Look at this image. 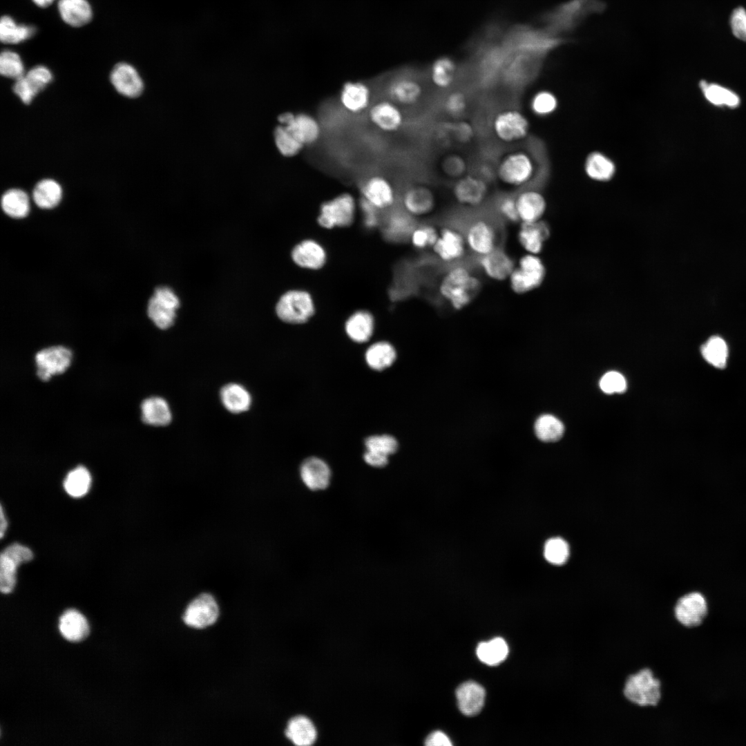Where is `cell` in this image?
I'll return each instance as SVG.
<instances>
[{"instance_id": "15", "label": "cell", "mask_w": 746, "mask_h": 746, "mask_svg": "<svg viewBox=\"0 0 746 746\" xmlns=\"http://www.w3.org/2000/svg\"><path fill=\"white\" fill-rule=\"evenodd\" d=\"M338 98L342 109L354 115L367 112L373 102L371 87L362 81L345 82L339 90Z\"/></svg>"}, {"instance_id": "21", "label": "cell", "mask_w": 746, "mask_h": 746, "mask_svg": "<svg viewBox=\"0 0 746 746\" xmlns=\"http://www.w3.org/2000/svg\"><path fill=\"white\" fill-rule=\"evenodd\" d=\"M519 223H533L542 220L546 210V201L537 189L526 187L515 194Z\"/></svg>"}, {"instance_id": "50", "label": "cell", "mask_w": 746, "mask_h": 746, "mask_svg": "<svg viewBox=\"0 0 746 746\" xmlns=\"http://www.w3.org/2000/svg\"><path fill=\"white\" fill-rule=\"evenodd\" d=\"M0 73L6 77L15 80L24 75V67L19 55L15 52L6 50L0 55Z\"/></svg>"}, {"instance_id": "25", "label": "cell", "mask_w": 746, "mask_h": 746, "mask_svg": "<svg viewBox=\"0 0 746 746\" xmlns=\"http://www.w3.org/2000/svg\"><path fill=\"white\" fill-rule=\"evenodd\" d=\"M550 235V229L543 220L533 223H519L517 239L527 254H539Z\"/></svg>"}, {"instance_id": "3", "label": "cell", "mask_w": 746, "mask_h": 746, "mask_svg": "<svg viewBox=\"0 0 746 746\" xmlns=\"http://www.w3.org/2000/svg\"><path fill=\"white\" fill-rule=\"evenodd\" d=\"M468 251L475 258L501 247V231L496 221L477 217L468 221L462 229Z\"/></svg>"}, {"instance_id": "23", "label": "cell", "mask_w": 746, "mask_h": 746, "mask_svg": "<svg viewBox=\"0 0 746 746\" xmlns=\"http://www.w3.org/2000/svg\"><path fill=\"white\" fill-rule=\"evenodd\" d=\"M479 270L494 281L508 280L516 262L502 247L484 256L476 258Z\"/></svg>"}, {"instance_id": "40", "label": "cell", "mask_w": 746, "mask_h": 746, "mask_svg": "<svg viewBox=\"0 0 746 746\" xmlns=\"http://www.w3.org/2000/svg\"><path fill=\"white\" fill-rule=\"evenodd\" d=\"M585 171L589 177L597 181H608L615 172L613 162L605 155L594 152L586 158Z\"/></svg>"}, {"instance_id": "29", "label": "cell", "mask_w": 746, "mask_h": 746, "mask_svg": "<svg viewBox=\"0 0 746 746\" xmlns=\"http://www.w3.org/2000/svg\"><path fill=\"white\" fill-rule=\"evenodd\" d=\"M459 66L448 56H442L434 60L429 70L431 84L437 89L447 90L455 84Z\"/></svg>"}, {"instance_id": "37", "label": "cell", "mask_w": 746, "mask_h": 746, "mask_svg": "<svg viewBox=\"0 0 746 746\" xmlns=\"http://www.w3.org/2000/svg\"><path fill=\"white\" fill-rule=\"evenodd\" d=\"M222 404L229 412L238 414L247 410L251 403L249 392L241 385L229 383L220 392Z\"/></svg>"}, {"instance_id": "6", "label": "cell", "mask_w": 746, "mask_h": 746, "mask_svg": "<svg viewBox=\"0 0 746 746\" xmlns=\"http://www.w3.org/2000/svg\"><path fill=\"white\" fill-rule=\"evenodd\" d=\"M546 276V268L538 255L524 254L510 273L508 280L511 290L525 294L539 287Z\"/></svg>"}, {"instance_id": "51", "label": "cell", "mask_w": 746, "mask_h": 746, "mask_svg": "<svg viewBox=\"0 0 746 746\" xmlns=\"http://www.w3.org/2000/svg\"><path fill=\"white\" fill-rule=\"evenodd\" d=\"M544 555L546 560L551 564H564L569 555L568 545L560 537L549 539L544 545Z\"/></svg>"}, {"instance_id": "4", "label": "cell", "mask_w": 746, "mask_h": 746, "mask_svg": "<svg viewBox=\"0 0 746 746\" xmlns=\"http://www.w3.org/2000/svg\"><path fill=\"white\" fill-rule=\"evenodd\" d=\"M624 698L639 707L657 706L662 698V683L649 668H643L626 678L623 689Z\"/></svg>"}, {"instance_id": "26", "label": "cell", "mask_w": 746, "mask_h": 746, "mask_svg": "<svg viewBox=\"0 0 746 746\" xmlns=\"http://www.w3.org/2000/svg\"><path fill=\"white\" fill-rule=\"evenodd\" d=\"M300 475L304 484L312 490L327 488L331 480V470L323 459L318 457L306 459L300 466Z\"/></svg>"}, {"instance_id": "7", "label": "cell", "mask_w": 746, "mask_h": 746, "mask_svg": "<svg viewBox=\"0 0 746 746\" xmlns=\"http://www.w3.org/2000/svg\"><path fill=\"white\" fill-rule=\"evenodd\" d=\"M358 208V201L352 193H341L321 204L318 222L327 229L347 227L354 221Z\"/></svg>"}, {"instance_id": "12", "label": "cell", "mask_w": 746, "mask_h": 746, "mask_svg": "<svg viewBox=\"0 0 746 746\" xmlns=\"http://www.w3.org/2000/svg\"><path fill=\"white\" fill-rule=\"evenodd\" d=\"M179 306L180 300L171 289L159 287L149 301L147 314L157 327L165 329L173 324Z\"/></svg>"}, {"instance_id": "58", "label": "cell", "mask_w": 746, "mask_h": 746, "mask_svg": "<svg viewBox=\"0 0 746 746\" xmlns=\"http://www.w3.org/2000/svg\"><path fill=\"white\" fill-rule=\"evenodd\" d=\"M358 208L362 212L366 227L372 228L378 225L380 221V210L362 198L358 200Z\"/></svg>"}, {"instance_id": "62", "label": "cell", "mask_w": 746, "mask_h": 746, "mask_svg": "<svg viewBox=\"0 0 746 746\" xmlns=\"http://www.w3.org/2000/svg\"><path fill=\"white\" fill-rule=\"evenodd\" d=\"M0 510H1V514H0V516H1L0 537H1V538H2L3 535H4V533H5L6 530L7 528L8 523H7V520H6L5 516H4L2 506H1Z\"/></svg>"}, {"instance_id": "63", "label": "cell", "mask_w": 746, "mask_h": 746, "mask_svg": "<svg viewBox=\"0 0 746 746\" xmlns=\"http://www.w3.org/2000/svg\"><path fill=\"white\" fill-rule=\"evenodd\" d=\"M37 6L45 8L50 6L55 0H32Z\"/></svg>"}, {"instance_id": "35", "label": "cell", "mask_w": 746, "mask_h": 746, "mask_svg": "<svg viewBox=\"0 0 746 746\" xmlns=\"http://www.w3.org/2000/svg\"><path fill=\"white\" fill-rule=\"evenodd\" d=\"M285 735L296 745L308 746L314 743L317 734L314 724L308 718L298 716L289 721Z\"/></svg>"}, {"instance_id": "55", "label": "cell", "mask_w": 746, "mask_h": 746, "mask_svg": "<svg viewBox=\"0 0 746 746\" xmlns=\"http://www.w3.org/2000/svg\"><path fill=\"white\" fill-rule=\"evenodd\" d=\"M24 77L33 90L38 94L52 81V75L50 70L44 66H37L29 70Z\"/></svg>"}, {"instance_id": "22", "label": "cell", "mask_w": 746, "mask_h": 746, "mask_svg": "<svg viewBox=\"0 0 746 746\" xmlns=\"http://www.w3.org/2000/svg\"><path fill=\"white\" fill-rule=\"evenodd\" d=\"M402 208L414 218L431 213L437 206L433 191L424 185H413L407 188L401 198Z\"/></svg>"}, {"instance_id": "9", "label": "cell", "mask_w": 746, "mask_h": 746, "mask_svg": "<svg viewBox=\"0 0 746 746\" xmlns=\"http://www.w3.org/2000/svg\"><path fill=\"white\" fill-rule=\"evenodd\" d=\"M276 311L283 321L300 324L307 321L314 314L315 307L311 295L303 290H291L279 299Z\"/></svg>"}, {"instance_id": "54", "label": "cell", "mask_w": 746, "mask_h": 746, "mask_svg": "<svg viewBox=\"0 0 746 746\" xmlns=\"http://www.w3.org/2000/svg\"><path fill=\"white\" fill-rule=\"evenodd\" d=\"M468 100L466 95L459 90L449 93L443 100V109L452 117L462 116L466 111Z\"/></svg>"}, {"instance_id": "8", "label": "cell", "mask_w": 746, "mask_h": 746, "mask_svg": "<svg viewBox=\"0 0 746 746\" xmlns=\"http://www.w3.org/2000/svg\"><path fill=\"white\" fill-rule=\"evenodd\" d=\"M431 250L438 261L449 266L463 262L468 253L462 229L452 225L439 229Z\"/></svg>"}, {"instance_id": "53", "label": "cell", "mask_w": 746, "mask_h": 746, "mask_svg": "<svg viewBox=\"0 0 746 746\" xmlns=\"http://www.w3.org/2000/svg\"><path fill=\"white\" fill-rule=\"evenodd\" d=\"M495 209L497 216L504 222L519 224L514 194L501 195L496 202Z\"/></svg>"}, {"instance_id": "17", "label": "cell", "mask_w": 746, "mask_h": 746, "mask_svg": "<svg viewBox=\"0 0 746 746\" xmlns=\"http://www.w3.org/2000/svg\"><path fill=\"white\" fill-rule=\"evenodd\" d=\"M708 606L705 597L699 592H691L680 597L674 606L676 620L691 628L700 625L706 618Z\"/></svg>"}, {"instance_id": "10", "label": "cell", "mask_w": 746, "mask_h": 746, "mask_svg": "<svg viewBox=\"0 0 746 746\" xmlns=\"http://www.w3.org/2000/svg\"><path fill=\"white\" fill-rule=\"evenodd\" d=\"M278 122L305 147L315 144L322 135L320 121L309 113L285 112L278 115Z\"/></svg>"}, {"instance_id": "27", "label": "cell", "mask_w": 746, "mask_h": 746, "mask_svg": "<svg viewBox=\"0 0 746 746\" xmlns=\"http://www.w3.org/2000/svg\"><path fill=\"white\" fill-rule=\"evenodd\" d=\"M294 262L300 267L318 269L326 261V252L318 242L307 239L296 245L291 252Z\"/></svg>"}, {"instance_id": "38", "label": "cell", "mask_w": 746, "mask_h": 746, "mask_svg": "<svg viewBox=\"0 0 746 746\" xmlns=\"http://www.w3.org/2000/svg\"><path fill=\"white\" fill-rule=\"evenodd\" d=\"M1 208L3 212L13 218H23L30 211L28 195L19 189H10L1 197Z\"/></svg>"}, {"instance_id": "45", "label": "cell", "mask_w": 746, "mask_h": 746, "mask_svg": "<svg viewBox=\"0 0 746 746\" xmlns=\"http://www.w3.org/2000/svg\"><path fill=\"white\" fill-rule=\"evenodd\" d=\"M703 358L711 365L723 369L726 366L728 347L723 338L711 336L700 348Z\"/></svg>"}, {"instance_id": "1", "label": "cell", "mask_w": 746, "mask_h": 746, "mask_svg": "<svg viewBox=\"0 0 746 746\" xmlns=\"http://www.w3.org/2000/svg\"><path fill=\"white\" fill-rule=\"evenodd\" d=\"M481 289L480 277L463 262L449 266L437 284L439 297L452 309L468 307Z\"/></svg>"}, {"instance_id": "19", "label": "cell", "mask_w": 746, "mask_h": 746, "mask_svg": "<svg viewBox=\"0 0 746 746\" xmlns=\"http://www.w3.org/2000/svg\"><path fill=\"white\" fill-rule=\"evenodd\" d=\"M385 94L388 99L403 107L417 104L423 95V87L416 78L403 75L391 79L387 84Z\"/></svg>"}, {"instance_id": "2", "label": "cell", "mask_w": 746, "mask_h": 746, "mask_svg": "<svg viewBox=\"0 0 746 746\" xmlns=\"http://www.w3.org/2000/svg\"><path fill=\"white\" fill-rule=\"evenodd\" d=\"M538 169L535 155L527 149L518 148L507 151L499 158L495 176L504 188L519 191L535 180Z\"/></svg>"}, {"instance_id": "60", "label": "cell", "mask_w": 746, "mask_h": 746, "mask_svg": "<svg viewBox=\"0 0 746 746\" xmlns=\"http://www.w3.org/2000/svg\"><path fill=\"white\" fill-rule=\"evenodd\" d=\"M425 745L428 746H450L452 743L443 732L435 731L426 738Z\"/></svg>"}, {"instance_id": "47", "label": "cell", "mask_w": 746, "mask_h": 746, "mask_svg": "<svg viewBox=\"0 0 746 746\" xmlns=\"http://www.w3.org/2000/svg\"><path fill=\"white\" fill-rule=\"evenodd\" d=\"M700 87L706 98L715 105H726L729 107H736L739 104V98L735 93L719 85L708 84L707 82L702 81Z\"/></svg>"}, {"instance_id": "48", "label": "cell", "mask_w": 746, "mask_h": 746, "mask_svg": "<svg viewBox=\"0 0 746 746\" xmlns=\"http://www.w3.org/2000/svg\"><path fill=\"white\" fill-rule=\"evenodd\" d=\"M558 101L552 92L541 90L536 92L530 98L529 108L533 114L539 117L551 115L557 109Z\"/></svg>"}, {"instance_id": "42", "label": "cell", "mask_w": 746, "mask_h": 746, "mask_svg": "<svg viewBox=\"0 0 746 746\" xmlns=\"http://www.w3.org/2000/svg\"><path fill=\"white\" fill-rule=\"evenodd\" d=\"M35 32L33 26L17 24L10 16L4 15L1 19L0 39L3 43H20L31 37Z\"/></svg>"}, {"instance_id": "30", "label": "cell", "mask_w": 746, "mask_h": 746, "mask_svg": "<svg viewBox=\"0 0 746 746\" xmlns=\"http://www.w3.org/2000/svg\"><path fill=\"white\" fill-rule=\"evenodd\" d=\"M415 218L403 208L392 211L385 222V233L387 238L396 241L409 239L417 225Z\"/></svg>"}, {"instance_id": "11", "label": "cell", "mask_w": 746, "mask_h": 746, "mask_svg": "<svg viewBox=\"0 0 746 746\" xmlns=\"http://www.w3.org/2000/svg\"><path fill=\"white\" fill-rule=\"evenodd\" d=\"M370 123L385 133L399 131L405 124L402 108L388 97L373 102L367 111Z\"/></svg>"}, {"instance_id": "5", "label": "cell", "mask_w": 746, "mask_h": 746, "mask_svg": "<svg viewBox=\"0 0 746 746\" xmlns=\"http://www.w3.org/2000/svg\"><path fill=\"white\" fill-rule=\"evenodd\" d=\"M490 128L498 142L505 145H515L527 139L530 124L528 117L521 110L507 108L493 115Z\"/></svg>"}, {"instance_id": "57", "label": "cell", "mask_w": 746, "mask_h": 746, "mask_svg": "<svg viewBox=\"0 0 746 746\" xmlns=\"http://www.w3.org/2000/svg\"><path fill=\"white\" fill-rule=\"evenodd\" d=\"M730 25L734 36L746 41V10L743 8L739 7L733 11Z\"/></svg>"}, {"instance_id": "46", "label": "cell", "mask_w": 746, "mask_h": 746, "mask_svg": "<svg viewBox=\"0 0 746 746\" xmlns=\"http://www.w3.org/2000/svg\"><path fill=\"white\" fill-rule=\"evenodd\" d=\"M274 140L278 152L285 157H294L306 147L284 126L278 124L274 131Z\"/></svg>"}, {"instance_id": "16", "label": "cell", "mask_w": 746, "mask_h": 746, "mask_svg": "<svg viewBox=\"0 0 746 746\" xmlns=\"http://www.w3.org/2000/svg\"><path fill=\"white\" fill-rule=\"evenodd\" d=\"M452 193L459 204L468 208H477L486 201L488 186L480 177L468 175L459 178L455 182Z\"/></svg>"}, {"instance_id": "56", "label": "cell", "mask_w": 746, "mask_h": 746, "mask_svg": "<svg viewBox=\"0 0 746 746\" xmlns=\"http://www.w3.org/2000/svg\"><path fill=\"white\" fill-rule=\"evenodd\" d=\"M600 386L602 390L607 394L622 393L627 388V382L620 373L611 371L602 377Z\"/></svg>"}, {"instance_id": "61", "label": "cell", "mask_w": 746, "mask_h": 746, "mask_svg": "<svg viewBox=\"0 0 746 746\" xmlns=\"http://www.w3.org/2000/svg\"><path fill=\"white\" fill-rule=\"evenodd\" d=\"M363 459L371 466L381 468L387 465L388 457L372 451L366 450Z\"/></svg>"}, {"instance_id": "31", "label": "cell", "mask_w": 746, "mask_h": 746, "mask_svg": "<svg viewBox=\"0 0 746 746\" xmlns=\"http://www.w3.org/2000/svg\"><path fill=\"white\" fill-rule=\"evenodd\" d=\"M58 627L61 635L70 642H79L89 633L86 618L75 609H68L61 615Z\"/></svg>"}, {"instance_id": "39", "label": "cell", "mask_w": 746, "mask_h": 746, "mask_svg": "<svg viewBox=\"0 0 746 746\" xmlns=\"http://www.w3.org/2000/svg\"><path fill=\"white\" fill-rule=\"evenodd\" d=\"M394 347L385 341L372 344L365 352V361L373 370H383L390 367L396 359Z\"/></svg>"}, {"instance_id": "13", "label": "cell", "mask_w": 746, "mask_h": 746, "mask_svg": "<svg viewBox=\"0 0 746 746\" xmlns=\"http://www.w3.org/2000/svg\"><path fill=\"white\" fill-rule=\"evenodd\" d=\"M31 550L20 544H12L6 547L0 556V590L1 593H10L16 583L17 568L23 562L32 559Z\"/></svg>"}, {"instance_id": "43", "label": "cell", "mask_w": 746, "mask_h": 746, "mask_svg": "<svg viewBox=\"0 0 746 746\" xmlns=\"http://www.w3.org/2000/svg\"><path fill=\"white\" fill-rule=\"evenodd\" d=\"M534 430L536 437L544 442H553L559 440L564 432L562 422L551 414H543L535 421Z\"/></svg>"}, {"instance_id": "52", "label": "cell", "mask_w": 746, "mask_h": 746, "mask_svg": "<svg viewBox=\"0 0 746 746\" xmlns=\"http://www.w3.org/2000/svg\"><path fill=\"white\" fill-rule=\"evenodd\" d=\"M365 445L367 450L388 457L396 452L398 449L396 439L388 434L370 436L365 439Z\"/></svg>"}, {"instance_id": "20", "label": "cell", "mask_w": 746, "mask_h": 746, "mask_svg": "<svg viewBox=\"0 0 746 746\" xmlns=\"http://www.w3.org/2000/svg\"><path fill=\"white\" fill-rule=\"evenodd\" d=\"M70 350L62 346H53L39 351L35 356L37 375L42 381H48L53 374L64 372L70 363Z\"/></svg>"}, {"instance_id": "59", "label": "cell", "mask_w": 746, "mask_h": 746, "mask_svg": "<svg viewBox=\"0 0 746 746\" xmlns=\"http://www.w3.org/2000/svg\"><path fill=\"white\" fill-rule=\"evenodd\" d=\"M12 90L25 104H29L37 95L30 86L24 76L15 80Z\"/></svg>"}, {"instance_id": "18", "label": "cell", "mask_w": 746, "mask_h": 746, "mask_svg": "<svg viewBox=\"0 0 746 746\" xmlns=\"http://www.w3.org/2000/svg\"><path fill=\"white\" fill-rule=\"evenodd\" d=\"M218 615L219 607L214 597L209 593H202L188 605L183 620L191 627L203 629L214 624Z\"/></svg>"}, {"instance_id": "49", "label": "cell", "mask_w": 746, "mask_h": 746, "mask_svg": "<svg viewBox=\"0 0 746 746\" xmlns=\"http://www.w3.org/2000/svg\"><path fill=\"white\" fill-rule=\"evenodd\" d=\"M439 230L431 224L417 225L409 238L412 246L418 249H432L439 236Z\"/></svg>"}, {"instance_id": "34", "label": "cell", "mask_w": 746, "mask_h": 746, "mask_svg": "<svg viewBox=\"0 0 746 746\" xmlns=\"http://www.w3.org/2000/svg\"><path fill=\"white\" fill-rule=\"evenodd\" d=\"M141 411L142 421L152 425H166L172 419L169 404L161 397L153 396L144 400Z\"/></svg>"}, {"instance_id": "44", "label": "cell", "mask_w": 746, "mask_h": 746, "mask_svg": "<svg viewBox=\"0 0 746 746\" xmlns=\"http://www.w3.org/2000/svg\"><path fill=\"white\" fill-rule=\"evenodd\" d=\"M91 477L88 470L79 466L70 470L64 481L66 492L71 497H81L89 490Z\"/></svg>"}, {"instance_id": "36", "label": "cell", "mask_w": 746, "mask_h": 746, "mask_svg": "<svg viewBox=\"0 0 746 746\" xmlns=\"http://www.w3.org/2000/svg\"><path fill=\"white\" fill-rule=\"evenodd\" d=\"M61 197V187L52 179H43L39 181L32 191V199L35 203L44 209L55 207L60 202Z\"/></svg>"}, {"instance_id": "32", "label": "cell", "mask_w": 746, "mask_h": 746, "mask_svg": "<svg viewBox=\"0 0 746 746\" xmlns=\"http://www.w3.org/2000/svg\"><path fill=\"white\" fill-rule=\"evenodd\" d=\"M58 10L64 21L74 27L88 23L93 16L92 8L86 0H59Z\"/></svg>"}, {"instance_id": "33", "label": "cell", "mask_w": 746, "mask_h": 746, "mask_svg": "<svg viewBox=\"0 0 746 746\" xmlns=\"http://www.w3.org/2000/svg\"><path fill=\"white\" fill-rule=\"evenodd\" d=\"M374 321L372 314L365 310L352 314L345 324L347 336L354 342L365 343L372 335Z\"/></svg>"}, {"instance_id": "28", "label": "cell", "mask_w": 746, "mask_h": 746, "mask_svg": "<svg viewBox=\"0 0 746 746\" xmlns=\"http://www.w3.org/2000/svg\"><path fill=\"white\" fill-rule=\"evenodd\" d=\"M485 696L483 687L473 681L463 682L456 690L459 708L466 716L476 715L481 710Z\"/></svg>"}, {"instance_id": "14", "label": "cell", "mask_w": 746, "mask_h": 746, "mask_svg": "<svg viewBox=\"0 0 746 746\" xmlns=\"http://www.w3.org/2000/svg\"><path fill=\"white\" fill-rule=\"evenodd\" d=\"M361 198L379 210H386L394 206L396 192L392 182L385 176L374 174L365 178L360 184Z\"/></svg>"}, {"instance_id": "24", "label": "cell", "mask_w": 746, "mask_h": 746, "mask_svg": "<svg viewBox=\"0 0 746 746\" xmlns=\"http://www.w3.org/2000/svg\"><path fill=\"white\" fill-rule=\"evenodd\" d=\"M110 80L115 89L126 97L136 98L144 90V82L140 75L127 63L116 64L111 70Z\"/></svg>"}, {"instance_id": "41", "label": "cell", "mask_w": 746, "mask_h": 746, "mask_svg": "<svg viewBox=\"0 0 746 746\" xmlns=\"http://www.w3.org/2000/svg\"><path fill=\"white\" fill-rule=\"evenodd\" d=\"M508 653V647L501 638H495L479 644L477 655L484 663L494 666L503 662Z\"/></svg>"}]
</instances>
